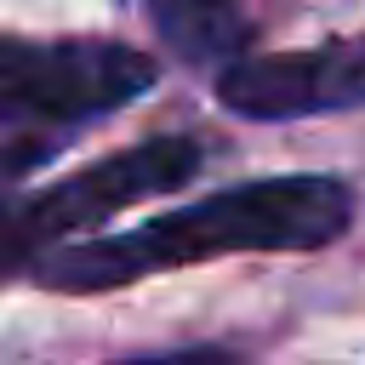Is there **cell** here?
Instances as JSON below:
<instances>
[{"label":"cell","instance_id":"obj_1","mask_svg":"<svg viewBox=\"0 0 365 365\" xmlns=\"http://www.w3.org/2000/svg\"><path fill=\"white\" fill-rule=\"evenodd\" d=\"M354 222V188L325 171L297 177H257L217 188L194 205H177L165 217H148L108 240H68L51 257H40L29 274L46 291H114L148 274L240 257V251H319Z\"/></svg>","mask_w":365,"mask_h":365},{"label":"cell","instance_id":"obj_3","mask_svg":"<svg viewBox=\"0 0 365 365\" xmlns=\"http://www.w3.org/2000/svg\"><path fill=\"white\" fill-rule=\"evenodd\" d=\"M154 57L125 40H29L0 34V125L74 131L154 86Z\"/></svg>","mask_w":365,"mask_h":365},{"label":"cell","instance_id":"obj_5","mask_svg":"<svg viewBox=\"0 0 365 365\" xmlns=\"http://www.w3.org/2000/svg\"><path fill=\"white\" fill-rule=\"evenodd\" d=\"M148 23L182 63L200 68H228L251 46L240 0H148Z\"/></svg>","mask_w":365,"mask_h":365},{"label":"cell","instance_id":"obj_4","mask_svg":"<svg viewBox=\"0 0 365 365\" xmlns=\"http://www.w3.org/2000/svg\"><path fill=\"white\" fill-rule=\"evenodd\" d=\"M217 97L245 120H308L365 108V34H342L308 51L234 57L217 74Z\"/></svg>","mask_w":365,"mask_h":365},{"label":"cell","instance_id":"obj_2","mask_svg":"<svg viewBox=\"0 0 365 365\" xmlns=\"http://www.w3.org/2000/svg\"><path fill=\"white\" fill-rule=\"evenodd\" d=\"M200 160H205L200 137H143L131 148H114L108 160L80 165L63 182L0 200V279L29 274L40 257H51L57 245L80 240L86 228L120 217L125 205L182 188L200 171Z\"/></svg>","mask_w":365,"mask_h":365},{"label":"cell","instance_id":"obj_6","mask_svg":"<svg viewBox=\"0 0 365 365\" xmlns=\"http://www.w3.org/2000/svg\"><path fill=\"white\" fill-rule=\"evenodd\" d=\"M114 365H240V359L222 354V348H165V354H131V359H114Z\"/></svg>","mask_w":365,"mask_h":365}]
</instances>
